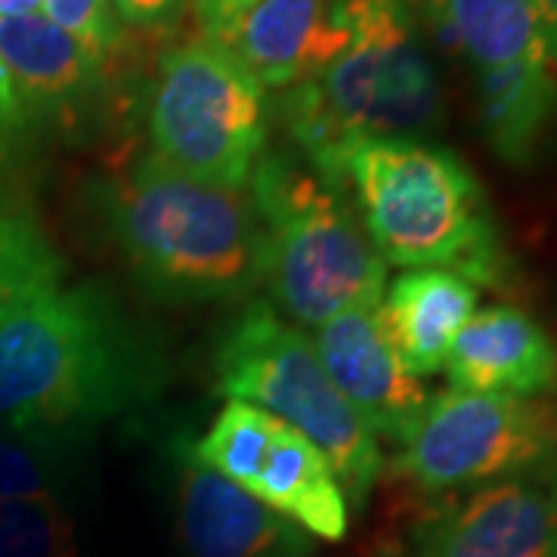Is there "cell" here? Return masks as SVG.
<instances>
[{"label":"cell","mask_w":557,"mask_h":557,"mask_svg":"<svg viewBox=\"0 0 557 557\" xmlns=\"http://www.w3.org/2000/svg\"><path fill=\"white\" fill-rule=\"evenodd\" d=\"M149 359L97 285H57L0 322V428L50 446L119 416Z\"/></svg>","instance_id":"obj_1"},{"label":"cell","mask_w":557,"mask_h":557,"mask_svg":"<svg viewBox=\"0 0 557 557\" xmlns=\"http://www.w3.org/2000/svg\"><path fill=\"white\" fill-rule=\"evenodd\" d=\"M106 223L159 298H239L267 276V239L245 189L201 183L156 152L109 183Z\"/></svg>","instance_id":"obj_2"},{"label":"cell","mask_w":557,"mask_h":557,"mask_svg":"<svg viewBox=\"0 0 557 557\" xmlns=\"http://www.w3.org/2000/svg\"><path fill=\"white\" fill-rule=\"evenodd\" d=\"M359 220L384 263L508 285V251L474 171L428 139H362L344 161Z\"/></svg>","instance_id":"obj_3"},{"label":"cell","mask_w":557,"mask_h":557,"mask_svg":"<svg viewBox=\"0 0 557 557\" xmlns=\"http://www.w3.org/2000/svg\"><path fill=\"white\" fill-rule=\"evenodd\" d=\"M251 201L267 239L263 282L298 325L319 329L347 310L379 307L387 263L338 186L295 161L263 156Z\"/></svg>","instance_id":"obj_4"},{"label":"cell","mask_w":557,"mask_h":557,"mask_svg":"<svg viewBox=\"0 0 557 557\" xmlns=\"http://www.w3.org/2000/svg\"><path fill=\"white\" fill-rule=\"evenodd\" d=\"M223 397L251 403L317 446L341 493L366 505L381 474L379 437L329 379L313 341L263 300L245 307L214 357Z\"/></svg>","instance_id":"obj_5"},{"label":"cell","mask_w":557,"mask_h":557,"mask_svg":"<svg viewBox=\"0 0 557 557\" xmlns=\"http://www.w3.org/2000/svg\"><path fill=\"white\" fill-rule=\"evenodd\" d=\"M350 35L313 81L317 100L354 149L362 139H428L446 121L437 65L409 0H332Z\"/></svg>","instance_id":"obj_6"},{"label":"cell","mask_w":557,"mask_h":557,"mask_svg":"<svg viewBox=\"0 0 557 557\" xmlns=\"http://www.w3.org/2000/svg\"><path fill=\"white\" fill-rule=\"evenodd\" d=\"M149 137L171 168L211 186L245 189L267 156L263 87L220 44L186 40L159 62Z\"/></svg>","instance_id":"obj_7"},{"label":"cell","mask_w":557,"mask_h":557,"mask_svg":"<svg viewBox=\"0 0 557 557\" xmlns=\"http://www.w3.org/2000/svg\"><path fill=\"white\" fill-rule=\"evenodd\" d=\"M548 465H557L555 397H498L449 387L428 399L391 468L421 493L446 496Z\"/></svg>","instance_id":"obj_8"},{"label":"cell","mask_w":557,"mask_h":557,"mask_svg":"<svg viewBox=\"0 0 557 557\" xmlns=\"http://www.w3.org/2000/svg\"><path fill=\"white\" fill-rule=\"evenodd\" d=\"M412 557H557V465L440 496Z\"/></svg>","instance_id":"obj_9"},{"label":"cell","mask_w":557,"mask_h":557,"mask_svg":"<svg viewBox=\"0 0 557 557\" xmlns=\"http://www.w3.org/2000/svg\"><path fill=\"white\" fill-rule=\"evenodd\" d=\"M319 359L344 399L375 437L406 443L428 406V391L416 379L381 325L379 307H359L317 329Z\"/></svg>","instance_id":"obj_10"},{"label":"cell","mask_w":557,"mask_h":557,"mask_svg":"<svg viewBox=\"0 0 557 557\" xmlns=\"http://www.w3.org/2000/svg\"><path fill=\"white\" fill-rule=\"evenodd\" d=\"M0 69L22 127L78 124L106 90V57L40 13L0 20Z\"/></svg>","instance_id":"obj_11"},{"label":"cell","mask_w":557,"mask_h":557,"mask_svg":"<svg viewBox=\"0 0 557 557\" xmlns=\"http://www.w3.org/2000/svg\"><path fill=\"white\" fill-rule=\"evenodd\" d=\"M180 539L193 557H310L313 536L245 493L233 480L183 456Z\"/></svg>","instance_id":"obj_12"},{"label":"cell","mask_w":557,"mask_h":557,"mask_svg":"<svg viewBox=\"0 0 557 557\" xmlns=\"http://www.w3.org/2000/svg\"><path fill=\"white\" fill-rule=\"evenodd\" d=\"M443 369L458 391L552 397L557 391V341L527 310L496 304L468 319Z\"/></svg>","instance_id":"obj_13"},{"label":"cell","mask_w":557,"mask_h":557,"mask_svg":"<svg viewBox=\"0 0 557 557\" xmlns=\"http://www.w3.org/2000/svg\"><path fill=\"white\" fill-rule=\"evenodd\" d=\"M220 44L260 87H295L338 60L350 35L332 16V0H260Z\"/></svg>","instance_id":"obj_14"},{"label":"cell","mask_w":557,"mask_h":557,"mask_svg":"<svg viewBox=\"0 0 557 557\" xmlns=\"http://www.w3.org/2000/svg\"><path fill=\"white\" fill-rule=\"evenodd\" d=\"M480 288L453 270L418 267L394 278L379 317L403 366L416 375H434L446 366L458 332L478 313Z\"/></svg>","instance_id":"obj_15"},{"label":"cell","mask_w":557,"mask_h":557,"mask_svg":"<svg viewBox=\"0 0 557 557\" xmlns=\"http://www.w3.org/2000/svg\"><path fill=\"white\" fill-rule=\"evenodd\" d=\"M483 139L511 168H533L557 137V65L552 57L478 72Z\"/></svg>","instance_id":"obj_16"},{"label":"cell","mask_w":557,"mask_h":557,"mask_svg":"<svg viewBox=\"0 0 557 557\" xmlns=\"http://www.w3.org/2000/svg\"><path fill=\"white\" fill-rule=\"evenodd\" d=\"M242 490L270 505L282 518L304 527L310 536L329 542L347 536L350 515L335 471L310 440L282 421Z\"/></svg>","instance_id":"obj_17"},{"label":"cell","mask_w":557,"mask_h":557,"mask_svg":"<svg viewBox=\"0 0 557 557\" xmlns=\"http://www.w3.org/2000/svg\"><path fill=\"white\" fill-rule=\"evenodd\" d=\"M421 28L474 72L548 57L536 0H409Z\"/></svg>","instance_id":"obj_18"},{"label":"cell","mask_w":557,"mask_h":557,"mask_svg":"<svg viewBox=\"0 0 557 557\" xmlns=\"http://www.w3.org/2000/svg\"><path fill=\"white\" fill-rule=\"evenodd\" d=\"M62 285V260L25 211L0 208V322Z\"/></svg>","instance_id":"obj_19"},{"label":"cell","mask_w":557,"mask_h":557,"mask_svg":"<svg viewBox=\"0 0 557 557\" xmlns=\"http://www.w3.org/2000/svg\"><path fill=\"white\" fill-rule=\"evenodd\" d=\"M0 557H78L75 527L53 493L0 498Z\"/></svg>","instance_id":"obj_20"},{"label":"cell","mask_w":557,"mask_h":557,"mask_svg":"<svg viewBox=\"0 0 557 557\" xmlns=\"http://www.w3.org/2000/svg\"><path fill=\"white\" fill-rule=\"evenodd\" d=\"M44 16L78 38L100 57L119 53L124 44V25L109 0H44Z\"/></svg>","instance_id":"obj_21"},{"label":"cell","mask_w":557,"mask_h":557,"mask_svg":"<svg viewBox=\"0 0 557 557\" xmlns=\"http://www.w3.org/2000/svg\"><path fill=\"white\" fill-rule=\"evenodd\" d=\"M50 493V468L44 446L0 428V498H28Z\"/></svg>","instance_id":"obj_22"},{"label":"cell","mask_w":557,"mask_h":557,"mask_svg":"<svg viewBox=\"0 0 557 557\" xmlns=\"http://www.w3.org/2000/svg\"><path fill=\"white\" fill-rule=\"evenodd\" d=\"M119 22L137 32H171L180 20L189 0H109Z\"/></svg>","instance_id":"obj_23"},{"label":"cell","mask_w":557,"mask_h":557,"mask_svg":"<svg viewBox=\"0 0 557 557\" xmlns=\"http://www.w3.org/2000/svg\"><path fill=\"white\" fill-rule=\"evenodd\" d=\"M201 38H218L260 0H189Z\"/></svg>","instance_id":"obj_24"},{"label":"cell","mask_w":557,"mask_h":557,"mask_svg":"<svg viewBox=\"0 0 557 557\" xmlns=\"http://www.w3.org/2000/svg\"><path fill=\"white\" fill-rule=\"evenodd\" d=\"M22 119L16 102H13V94H10V84H7V75L0 69V171L7 164V156L13 152L16 139L22 137Z\"/></svg>","instance_id":"obj_25"},{"label":"cell","mask_w":557,"mask_h":557,"mask_svg":"<svg viewBox=\"0 0 557 557\" xmlns=\"http://www.w3.org/2000/svg\"><path fill=\"white\" fill-rule=\"evenodd\" d=\"M542 28H545V44H548V57L557 65V0H536Z\"/></svg>","instance_id":"obj_26"},{"label":"cell","mask_w":557,"mask_h":557,"mask_svg":"<svg viewBox=\"0 0 557 557\" xmlns=\"http://www.w3.org/2000/svg\"><path fill=\"white\" fill-rule=\"evenodd\" d=\"M44 0H0V20H20V16H35Z\"/></svg>","instance_id":"obj_27"}]
</instances>
